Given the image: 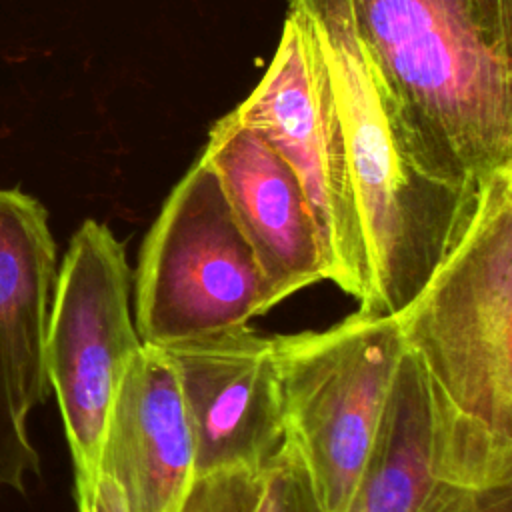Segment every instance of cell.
Wrapping results in <instances>:
<instances>
[{
	"mask_svg": "<svg viewBox=\"0 0 512 512\" xmlns=\"http://www.w3.org/2000/svg\"><path fill=\"white\" fill-rule=\"evenodd\" d=\"M396 320L438 392L512 438V166L480 184L466 230Z\"/></svg>",
	"mask_w": 512,
	"mask_h": 512,
	"instance_id": "obj_3",
	"label": "cell"
},
{
	"mask_svg": "<svg viewBox=\"0 0 512 512\" xmlns=\"http://www.w3.org/2000/svg\"><path fill=\"white\" fill-rule=\"evenodd\" d=\"M310 20L342 126L368 268V314L396 316L466 230L480 184L438 164L366 54L348 0H288Z\"/></svg>",
	"mask_w": 512,
	"mask_h": 512,
	"instance_id": "obj_1",
	"label": "cell"
},
{
	"mask_svg": "<svg viewBox=\"0 0 512 512\" xmlns=\"http://www.w3.org/2000/svg\"><path fill=\"white\" fill-rule=\"evenodd\" d=\"M98 474L108 476L128 512H178L194 478V440L174 366L142 344L112 402Z\"/></svg>",
	"mask_w": 512,
	"mask_h": 512,
	"instance_id": "obj_11",
	"label": "cell"
},
{
	"mask_svg": "<svg viewBox=\"0 0 512 512\" xmlns=\"http://www.w3.org/2000/svg\"><path fill=\"white\" fill-rule=\"evenodd\" d=\"M416 140L482 184L512 166V0H348Z\"/></svg>",
	"mask_w": 512,
	"mask_h": 512,
	"instance_id": "obj_2",
	"label": "cell"
},
{
	"mask_svg": "<svg viewBox=\"0 0 512 512\" xmlns=\"http://www.w3.org/2000/svg\"><path fill=\"white\" fill-rule=\"evenodd\" d=\"M162 350L180 384L196 476L266 468L284 442L274 336L238 326Z\"/></svg>",
	"mask_w": 512,
	"mask_h": 512,
	"instance_id": "obj_9",
	"label": "cell"
},
{
	"mask_svg": "<svg viewBox=\"0 0 512 512\" xmlns=\"http://www.w3.org/2000/svg\"><path fill=\"white\" fill-rule=\"evenodd\" d=\"M216 176L274 304L326 280L304 192L282 156L232 112L214 122L198 156Z\"/></svg>",
	"mask_w": 512,
	"mask_h": 512,
	"instance_id": "obj_10",
	"label": "cell"
},
{
	"mask_svg": "<svg viewBox=\"0 0 512 512\" xmlns=\"http://www.w3.org/2000/svg\"><path fill=\"white\" fill-rule=\"evenodd\" d=\"M124 244L94 218L72 234L54 284L46 372L74 466L76 500L98 480L106 420L120 382L142 348Z\"/></svg>",
	"mask_w": 512,
	"mask_h": 512,
	"instance_id": "obj_6",
	"label": "cell"
},
{
	"mask_svg": "<svg viewBox=\"0 0 512 512\" xmlns=\"http://www.w3.org/2000/svg\"><path fill=\"white\" fill-rule=\"evenodd\" d=\"M58 276L40 200L0 188V490L24 492L40 472L28 416L48 396L46 336Z\"/></svg>",
	"mask_w": 512,
	"mask_h": 512,
	"instance_id": "obj_8",
	"label": "cell"
},
{
	"mask_svg": "<svg viewBox=\"0 0 512 512\" xmlns=\"http://www.w3.org/2000/svg\"><path fill=\"white\" fill-rule=\"evenodd\" d=\"M270 506L268 512H328L314 488L302 458L282 442L268 464Z\"/></svg>",
	"mask_w": 512,
	"mask_h": 512,
	"instance_id": "obj_15",
	"label": "cell"
},
{
	"mask_svg": "<svg viewBox=\"0 0 512 512\" xmlns=\"http://www.w3.org/2000/svg\"><path fill=\"white\" fill-rule=\"evenodd\" d=\"M232 114L290 166L308 202L326 280L368 300V268L328 68L306 14L288 4L276 52Z\"/></svg>",
	"mask_w": 512,
	"mask_h": 512,
	"instance_id": "obj_7",
	"label": "cell"
},
{
	"mask_svg": "<svg viewBox=\"0 0 512 512\" xmlns=\"http://www.w3.org/2000/svg\"><path fill=\"white\" fill-rule=\"evenodd\" d=\"M76 504L78 512H128L120 490L104 474H98L94 490L86 498L76 500Z\"/></svg>",
	"mask_w": 512,
	"mask_h": 512,
	"instance_id": "obj_16",
	"label": "cell"
},
{
	"mask_svg": "<svg viewBox=\"0 0 512 512\" xmlns=\"http://www.w3.org/2000/svg\"><path fill=\"white\" fill-rule=\"evenodd\" d=\"M404 352L396 316L362 310L274 336L284 442L328 512H346Z\"/></svg>",
	"mask_w": 512,
	"mask_h": 512,
	"instance_id": "obj_4",
	"label": "cell"
},
{
	"mask_svg": "<svg viewBox=\"0 0 512 512\" xmlns=\"http://www.w3.org/2000/svg\"><path fill=\"white\" fill-rule=\"evenodd\" d=\"M270 470H224L196 476L178 512H268Z\"/></svg>",
	"mask_w": 512,
	"mask_h": 512,
	"instance_id": "obj_14",
	"label": "cell"
},
{
	"mask_svg": "<svg viewBox=\"0 0 512 512\" xmlns=\"http://www.w3.org/2000/svg\"><path fill=\"white\" fill-rule=\"evenodd\" d=\"M132 286L138 336L158 348L246 326L276 306L216 176L200 158L150 226Z\"/></svg>",
	"mask_w": 512,
	"mask_h": 512,
	"instance_id": "obj_5",
	"label": "cell"
},
{
	"mask_svg": "<svg viewBox=\"0 0 512 512\" xmlns=\"http://www.w3.org/2000/svg\"><path fill=\"white\" fill-rule=\"evenodd\" d=\"M414 512H512V438L464 416L438 392L436 472Z\"/></svg>",
	"mask_w": 512,
	"mask_h": 512,
	"instance_id": "obj_13",
	"label": "cell"
},
{
	"mask_svg": "<svg viewBox=\"0 0 512 512\" xmlns=\"http://www.w3.org/2000/svg\"><path fill=\"white\" fill-rule=\"evenodd\" d=\"M438 392L404 352L346 512H414L436 472Z\"/></svg>",
	"mask_w": 512,
	"mask_h": 512,
	"instance_id": "obj_12",
	"label": "cell"
}]
</instances>
